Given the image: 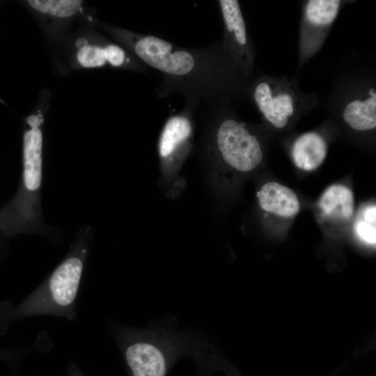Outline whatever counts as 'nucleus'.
Wrapping results in <instances>:
<instances>
[{
	"instance_id": "obj_8",
	"label": "nucleus",
	"mask_w": 376,
	"mask_h": 376,
	"mask_svg": "<svg viewBox=\"0 0 376 376\" xmlns=\"http://www.w3.org/2000/svg\"><path fill=\"white\" fill-rule=\"evenodd\" d=\"M339 0H310L303 8L299 40V60L303 63L322 47L341 7Z\"/></svg>"
},
{
	"instance_id": "obj_5",
	"label": "nucleus",
	"mask_w": 376,
	"mask_h": 376,
	"mask_svg": "<svg viewBox=\"0 0 376 376\" xmlns=\"http://www.w3.org/2000/svg\"><path fill=\"white\" fill-rule=\"evenodd\" d=\"M216 146L224 161L241 171L255 169L263 159L256 136L244 123L233 118H226L220 123L216 133Z\"/></svg>"
},
{
	"instance_id": "obj_1",
	"label": "nucleus",
	"mask_w": 376,
	"mask_h": 376,
	"mask_svg": "<svg viewBox=\"0 0 376 376\" xmlns=\"http://www.w3.org/2000/svg\"><path fill=\"white\" fill-rule=\"evenodd\" d=\"M104 27L144 65L161 73L160 94L180 93L186 97V104L195 109L201 99L220 92L226 84L227 65L233 67L223 51L216 47H183L156 36Z\"/></svg>"
},
{
	"instance_id": "obj_2",
	"label": "nucleus",
	"mask_w": 376,
	"mask_h": 376,
	"mask_svg": "<svg viewBox=\"0 0 376 376\" xmlns=\"http://www.w3.org/2000/svg\"><path fill=\"white\" fill-rule=\"evenodd\" d=\"M42 118L33 114L23 136L22 173L15 195L0 207V230L3 238L42 233L46 228L41 212L42 175Z\"/></svg>"
},
{
	"instance_id": "obj_11",
	"label": "nucleus",
	"mask_w": 376,
	"mask_h": 376,
	"mask_svg": "<svg viewBox=\"0 0 376 376\" xmlns=\"http://www.w3.org/2000/svg\"><path fill=\"white\" fill-rule=\"evenodd\" d=\"M260 206L266 212L283 217H292L300 210V203L295 193L279 183L265 184L258 193Z\"/></svg>"
},
{
	"instance_id": "obj_6",
	"label": "nucleus",
	"mask_w": 376,
	"mask_h": 376,
	"mask_svg": "<svg viewBox=\"0 0 376 376\" xmlns=\"http://www.w3.org/2000/svg\"><path fill=\"white\" fill-rule=\"evenodd\" d=\"M219 5L224 28L222 51L237 72L248 76L254 65V53L240 3L220 0Z\"/></svg>"
},
{
	"instance_id": "obj_4",
	"label": "nucleus",
	"mask_w": 376,
	"mask_h": 376,
	"mask_svg": "<svg viewBox=\"0 0 376 376\" xmlns=\"http://www.w3.org/2000/svg\"><path fill=\"white\" fill-rule=\"evenodd\" d=\"M118 335L132 376H165L168 351L189 345L182 336L166 329L125 330Z\"/></svg>"
},
{
	"instance_id": "obj_3",
	"label": "nucleus",
	"mask_w": 376,
	"mask_h": 376,
	"mask_svg": "<svg viewBox=\"0 0 376 376\" xmlns=\"http://www.w3.org/2000/svg\"><path fill=\"white\" fill-rule=\"evenodd\" d=\"M88 228L67 257L17 308V316L49 314L70 318L88 251Z\"/></svg>"
},
{
	"instance_id": "obj_15",
	"label": "nucleus",
	"mask_w": 376,
	"mask_h": 376,
	"mask_svg": "<svg viewBox=\"0 0 376 376\" xmlns=\"http://www.w3.org/2000/svg\"><path fill=\"white\" fill-rule=\"evenodd\" d=\"M29 6L35 11L56 18H68L78 13L83 1L79 0H30Z\"/></svg>"
},
{
	"instance_id": "obj_14",
	"label": "nucleus",
	"mask_w": 376,
	"mask_h": 376,
	"mask_svg": "<svg viewBox=\"0 0 376 376\" xmlns=\"http://www.w3.org/2000/svg\"><path fill=\"white\" fill-rule=\"evenodd\" d=\"M319 206L325 216L348 219L353 213L354 198L352 191L342 185H332L322 194Z\"/></svg>"
},
{
	"instance_id": "obj_13",
	"label": "nucleus",
	"mask_w": 376,
	"mask_h": 376,
	"mask_svg": "<svg viewBox=\"0 0 376 376\" xmlns=\"http://www.w3.org/2000/svg\"><path fill=\"white\" fill-rule=\"evenodd\" d=\"M343 118L353 130L367 131L376 127V90L370 88L364 97L350 100L343 107Z\"/></svg>"
},
{
	"instance_id": "obj_17",
	"label": "nucleus",
	"mask_w": 376,
	"mask_h": 376,
	"mask_svg": "<svg viewBox=\"0 0 376 376\" xmlns=\"http://www.w3.org/2000/svg\"><path fill=\"white\" fill-rule=\"evenodd\" d=\"M3 239H4V238H3V237L2 234H1V230H0V242H1Z\"/></svg>"
},
{
	"instance_id": "obj_12",
	"label": "nucleus",
	"mask_w": 376,
	"mask_h": 376,
	"mask_svg": "<svg viewBox=\"0 0 376 376\" xmlns=\"http://www.w3.org/2000/svg\"><path fill=\"white\" fill-rule=\"evenodd\" d=\"M327 153L324 139L315 132H306L293 143L291 155L295 164L305 171H313L324 162Z\"/></svg>"
},
{
	"instance_id": "obj_7",
	"label": "nucleus",
	"mask_w": 376,
	"mask_h": 376,
	"mask_svg": "<svg viewBox=\"0 0 376 376\" xmlns=\"http://www.w3.org/2000/svg\"><path fill=\"white\" fill-rule=\"evenodd\" d=\"M252 94L260 112L278 129L284 128L301 109L298 94L284 81L260 79L254 85Z\"/></svg>"
},
{
	"instance_id": "obj_16",
	"label": "nucleus",
	"mask_w": 376,
	"mask_h": 376,
	"mask_svg": "<svg viewBox=\"0 0 376 376\" xmlns=\"http://www.w3.org/2000/svg\"><path fill=\"white\" fill-rule=\"evenodd\" d=\"M376 207L369 205L363 208L356 221L354 230L357 239L364 245L375 246L376 243Z\"/></svg>"
},
{
	"instance_id": "obj_10",
	"label": "nucleus",
	"mask_w": 376,
	"mask_h": 376,
	"mask_svg": "<svg viewBox=\"0 0 376 376\" xmlns=\"http://www.w3.org/2000/svg\"><path fill=\"white\" fill-rule=\"evenodd\" d=\"M195 108L186 104L184 110L171 116L166 120L159 141V154L163 159L169 158L187 143L192 134L191 113Z\"/></svg>"
},
{
	"instance_id": "obj_9",
	"label": "nucleus",
	"mask_w": 376,
	"mask_h": 376,
	"mask_svg": "<svg viewBox=\"0 0 376 376\" xmlns=\"http://www.w3.org/2000/svg\"><path fill=\"white\" fill-rule=\"evenodd\" d=\"M77 63L84 68L109 65L145 72L148 67L123 46L109 41L82 43L76 54Z\"/></svg>"
}]
</instances>
